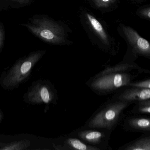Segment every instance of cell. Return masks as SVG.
<instances>
[{
  "label": "cell",
  "mask_w": 150,
  "mask_h": 150,
  "mask_svg": "<svg viewBox=\"0 0 150 150\" xmlns=\"http://www.w3.org/2000/svg\"><path fill=\"white\" fill-rule=\"evenodd\" d=\"M87 1L92 8L102 13L115 11L118 8L120 3L119 0H87Z\"/></svg>",
  "instance_id": "obj_14"
},
{
  "label": "cell",
  "mask_w": 150,
  "mask_h": 150,
  "mask_svg": "<svg viewBox=\"0 0 150 150\" xmlns=\"http://www.w3.org/2000/svg\"><path fill=\"white\" fill-rule=\"evenodd\" d=\"M21 26L46 43L54 45H69L70 29L63 22L56 21L47 15L35 14Z\"/></svg>",
  "instance_id": "obj_1"
},
{
  "label": "cell",
  "mask_w": 150,
  "mask_h": 150,
  "mask_svg": "<svg viewBox=\"0 0 150 150\" xmlns=\"http://www.w3.org/2000/svg\"><path fill=\"white\" fill-rule=\"evenodd\" d=\"M135 105L131 110L132 114L136 115H150V100H146L135 103Z\"/></svg>",
  "instance_id": "obj_16"
},
{
  "label": "cell",
  "mask_w": 150,
  "mask_h": 150,
  "mask_svg": "<svg viewBox=\"0 0 150 150\" xmlns=\"http://www.w3.org/2000/svg\"><path fill=\"white\" fill-rule=\"evenodd\" d=\"M30 144L31 143L30 140L23 139L6 144L2 147H0V150H25L30 147Z\"/></svg>",
  "instance_id": "obj_17"
},
{
  "label": "cell",
  "mask_w": 150,
  "mask_h": 150,
  "mask_svg": "<svg viewBox=\"0 0 150 150\" xmlns=\"http://www.w3.org/2000/svg\"><path fill=\"white\" fill-rule=\"evenodd\" d=\"M57 140V142L52 144L53 148L56 150H99L69 134L59 138Z\"/></svg>",
  "instance_id": "obj_11"
},
{
  "label": "cell",
  "mask_w": 150,
  "mask_h": 150,
  "mask_svg": "<svg viewBox=\"0 0 150 150\" xmlns=\"http://www.w3.org/2000/svg\"><path fill=\"white\" fill-rule=\"evenodd\" d=\"M137 58L129 51L127 50L122 61L112 66H108L105 69L94 76H101L113 73L130 72L133 69L137 70L139 73L150 72L149 70L143 69L135 63L134 61Z\"/></svg>",
  "instance_id": "obj_10"
},
{
  "label": "cell",
  "mask_w": 150,
  "mask_h": 150,
  "mask_svg": "<svg viewBox=\"0 0 150 150\" xmlns=\"http://www.w3.org/2000/svg\"><path fill=\"white\" fill-rule=\"evenodd\" d=\"M132 103L110 100L101 106L82 127L113 132L124 118V111Z\"/></svg>",
  "instance_id": "obj_4"
},
{
  "label": "cell",
  "mask_w": 150,
  "mask_h": 150,
  "mask_svg": "<svg viewBox=\"0 0 150 150\" xmlns=\"http://www.w3.org/2000/svg\"><path fill=\"white\" fill-rule=\"evenodd\" d=\"M150 98V88L125 86L115 92L111 99L134 103Z\"/></svg>",
  "instance_id": "obj_9"
},
{
  "label": "cell",
  "mask_w": 150,
  "mask_h": 150,
  "mask_svg": "<svg viewBox=\"0 0 150 150\" xmlns=\"http://www.w3.org/2000/svg\"><path fill=\"white\" fill-rule=\"evenodd\" d=\"M6 39V29L5 25L2 22H0V53L1 52L4 45Z\"/></svg>",
  "instance_id": "obj_20"
},
{
  "label": "cell",
  "mask_w": 150,
  "mask_h": 150,
  "mask_svg": "<svg viewBox=\"0 0 150 150\" xmlns=\"http://www.w3.org/2000/svg\"><path fill=\"white\" fill-rule=\"evenodd\" d=\"M3 114L2 113V111L0 110V122H1V120L3 119Z\"/></svg>",
  "instance_id": "obj_22"
},
{
  "label": "cell",
  "mask_w": 150,
  "mask_h": 150,
  "mask_svg": "<svg viewBox=\"0 0 150 150\" xmlns=\"http://www.w3.org/2000/svg\"><path fill=\"white\" fill-rule=\"evenodd\" d=\"M129 1L132 3L139 4V3H142V2L146 1V0H129Z\"/></svg>",
  "instance_id": "obj_21"
},
{
  "label": "cell",
  "mask_w": 150,
  "mask_h": 150,
  "mask_svg": "<svg viewBox=\"0 0 150 150\" xmlns=\"http://www.w3.org/2000/svg\"><path fill=\"white\" fill-rule=\"evenodd\" d=\"M23 98L24 102L28 104H45L46 112L50 105L57 104L58 96L57 89L49 80L39 79L32 82Z\"/></svg>",
  "instance_id": "obj_6"
},
{
  "label": "cell",
  "mask_w": 150,
  "mask_h": 150,
  "mask_svg": "<svg viewBox=\"0 0 150 150\" xmlns=\"http://www.w3.org/2000/svg\"><path fill=\"white\" fill-rule=\"evenodd\" d=\"M6 144V143H1V142H0V147H2V146H3Z\"/></svg>",
  "instance_id": "obj_23"
},
{
  "label": "cell",
  "mask_w": 150,
  "mask_h": 150,
  "mask_svg": "<svg viewBox=\"0 0 150 150\" xmlns=\"http://www.w3.org/2000/svg\"><path fill=\"white\" fill-rule=\"evenodd\" d=\"M118 150H150V132L144 133L137 139L122 146Z\"/></svg>",
  "instance_id": "obj_13"
},
{
  "label": "cell",
  "mask_w": 150,
  "mask_h": 150,
  "mask_svg": "<svg viewBox=\"0 0 150 150\" xmlns=\"http://www.w3.org/2000/svg\"><path fill=\"white\" fill-rule=\"evenodd\" d=\"M45 50L30 52L20 58L7 71L0 75V86L5 90H13L28 80L35 66L46 54Z\"/></svg>",
  "instance_id": "obj_3"
},
{
  "label": "cell",
  "mask_w": 150,
  "mask_h": 150,
  "mask_svg": "<svg viewBox=\"0 0 150 150\" xmlns=\"http://www.w3.org/2000/svg\"><path fill=\"white\" fill-rule=\"evenodd\" d=\"M137 76L130 72L113 73L93 76L86 82V85L98 95H108L126 86Z\"/></svg>",
  "instance_id": "obj_5"
},
{
  "label": "cell",
  "mask_w": 150,
  "mask_h": 150,
  "mask_svg": "<svg viewBox=\"0 0 150 150\" xmlns=\"http://www.w3.org/2000/svg\"><path fill=\"white\" fill-rule=\"evenodd\" d=\"M117 31L127 45V50L132 55L150 59V45L149 42L141 36L136 30L130 26L120 23Z\"/></svg>",
  "instance_id": "obj_7"
},
{
  "label": "cell",
  "mask_w": 150,
  "mask_h": 150,
  "mask_svg": "<svg viewBox=\"0 0 150 150\" xmlns=\"http://www.w3.org/2000/svg\"><path fill=\"white\" fill-rule=\"evenodd\" d=\"M79 17L81 25L94 46L111 56L117 54L119 43L110 33L104 21L83 6L79 8Z\"/></svg>",
  "instance_id": "obj_2"
},
{
  "label": "cell",
  "mask_w": 150,
  "mask_h": 150,
  "mask_svg": "<svg viewBox=\"0 0 150 150\" xmlns=\"http://www.w3.org/2000/svg\"><path fill=\"white\" fill-rule=\"evenodd\" d=\"M35 0H0V11L19 9L32 5Z\"/></svg>",
  "instance_id": "obj_15"
},
{
  "label": "cell",
  "mask_w": 150,
  "mask_h": 150,
  "mask_svg": "<svg viewBox=\"0 0 150 150\" xmlns=\"http://www.w3.org/2000/svg\"><path fill=\"white\" fill-rule=\"evenodd\" d=\"M112 132L105 129L81 127L68 134L80 139L99 150H110L112 148L110 146L109 140Z\"/></svg>",
  "instance_id": "obj_8"
},
{
  "label": "cell",
  "mask_w": 150,
  "mask_h": 150,
  "mask_svg": "<svg viewBox=\"0 0 150 150\" xmlns=\"http://www.w3.org/2000/svg\"><path fill=\"white\" fill-rule=\"evenodd\" d=\"M127 86L134 87L139 88H150V79H149L138 81H132L126 85Z\"/></svg>",
  "instance_id": "obj_19"
},
{
  "label": "cell",
  "mask_w": 150,
  "mask_h": 150,
  "mask_svg": "<svg viewBox=\"0 0 150 150\" xmlns=\"http://www.w3.org/2000/svg\"><path fill=\"white\" fill-rule=\"evenodd\" d=\"M136 15L141 19L150 21V6L145 5L139 7L136 12Z\"/></svg>",
  "instance_id": "obj_18"
},
{
  "label": "cell",
  "mask_w": 150,
  "mask_h": 150,
  "mask_svg": "<svg viewBox=\"0 0 150 150\" xmlns=\"http://www.w3.org/2000/svg\"><path fill=\"white\" fill-rule=\"evenodd\" d=\"M122 128L127 131L150 132V117L138 115L128 117L124 119Z\"/></svg>",
  "instance_id": "obj_12"
}]
</instances>
